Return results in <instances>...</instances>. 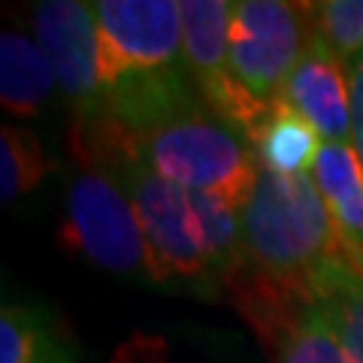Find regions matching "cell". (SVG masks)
<instances>
[{
  "instance_id": "1",
  "label": "cell",
  "mask_w": 363,
  "mask_h": 363,
  "mask_svg": "<svg viewBox=\"0 0 363 363\" xmlns=\"http://www.w3.org/2000/svg\"><path fill=\"white\" fill-rule=\"evenodd\" d=\"M79 157L106 169L128 194L149 245L155 285L218 294L245 267L240 206L173 185L118 152Z\"/></svg>"
},
{
  "instance_id": "2",
  "label": "cell",
  "mask_w": 363,
  "mask_h": 363,
  "mask_svg": "<svg viewBox=\"0 0 363 363\" xmlns=\"http://www.w3.org/2000/svg\"><path fill=\"white\" fill-rule=\"evenodd\" d=\"M97 58L109 124L149 130L203 109L173 0H100Z\"/></svg>"
},
{
  "instance_id": "3",
  "label": "cell",
  "mask_w": 363,
  "mask_h": 363,
  "mask_svg": "<svg viewBox=\"0 0 363 363\" xmlns=\"http://www.w3.org/2000/svg\"><path fill=\"white\" fill-rule=\"evenodd\" d=\"M76 143L79 155H128L173 185L221 197L240 209L260 173L252 143L206 106L149 130H121L106 124L91 136H76Z\"/></svg>"
},
{
  "instance_id": "4",
  "label": "cell",
  "mask_w": 363,
  "mask_h": 363,
  "mask_svg": "<svg viewBox=\"0 0 363 363\" xmlns=\"http://www.w3.org/2000/svg\"><path fill=\"white\" fill-rule=\"evenodd\" d=\"M240 221L245 269L281 288L312 291L327 267L345 260L312 173L281 176L260 167Z\"/></svg>"
},
{
  "instance_id": "5",
  "label": "cell",
  "mask_w": 363,
  "mask_h": 363,
  "mask_svg": "<svg viewBox=\"0 0 363 363\" xmlns=\"http://www.w3.org/2000/svg\"><path fill=\"white\" fill-rule=\"evenodd\" d=\"M58 242L94 267L128 279H152V257L128 194L106 169L85 164L67 188Z\"/></svg>"
},
{
  "instance_id": "6",
  "label": "cell",
  "mask_w": 363,
  "mask_h": 363,
  "mask_svg": "<svg viewBox=\"0 0 363 363\" xmlns=\"http://www.w3.org/2000/svg\"><path fill=\"white\" fill-rule=\"evenodd\" d=\"M312 40V4L242 0L230 21V64L255 100L276 106Z\"/></svg>"
},
{
  "instance_id": "7",
  "label": "cell",
  "mask_w": 363,
  "mask_h": 363,
  "mask_svg": "<svg viewBox=\"0 0 363 363\" xmlns=\"http://www.w3.org/2000/svg\"><path fill=\"white\" fill-rule=\"evenodd\" d=\"M37 43L52 64L67 106L73 112L76 136H91L109 124L100 88L97 13L82 0H43L33 9Z\"/></svg>"
},
{
  "instance_id": "8",
  "label": "cell",
  "mask_w": 363,
  "mask_h": 363,
  "mask_svg": "<svg viewBox=\"0 0 363 363\" xmlns=\"http://www.w3.org/2000/svg\"><path fill=\"white\" fill-rule=\"evenodd\" d=\"M233 6L227 0H185L182 16V49L197 94L212 116L240 130L245 140L264 121L272 106L260 104L236 79L230 64V21Z\"/></svg>"
},
{
  "instance_id": "9",
  "label": "cell",
  "mask_w": 363,
  "mask_h": 363,
  "mask_svg": "<svg viewBox=\"0 0 363 363\" xmlns=\"http://www.w3.org/2000/svg\"><path fill=\"white\" fill-rule=\"evenodd\" d=\"M281 100L312 124L324 143L351 145L348 70L312 33L303 58L294 67Z\"/></svg>"
},
{
  "instance_id": "10",
  "label": "cell",
  "mask_w": 363,
  "mask_h": 363,
  "mask_svg": "<svg viewBox=\"0 0 363 363\" xmlns=\"http://www.w3.org/2000/svg\"><path fill=\"white\" fill-rule=\"evenodd\" d=\"M312 179L330 209L345 264L363 272V164L354 145L324 143Z\"/></svg>"
},
{
  "instance_id": "11",
  "label": "cell",
  "mask_w": 363,
  "mask_h": 363,
  "mask_svg": "<svg viewBox=\"0 0 363 363\" xmlns=\"http://www.w3.org/2000/svg\"><path fill=\"white\" fill-rule=\"evenodd\" d=\"M260 339L276 363H351L330 315L315 294Z\"/></svg>"
},
{
  "instance_id": "12",
  "label": "cell",
  "mask_w": 363,
  "mask_h": 363,
  "mask_svg": "<svg viewBox=\"0 0 363 363\" xmlns=\"http://www.w3.org/2000/svg\"><path fill=\"white\" fill-rule=\"evenodd\" d=\"M252 149L264 169L281 176H306L312 173L324 140L306 121L300 112H294L285 100L272 106L269 116L260 121V128L248 136Z\"/></svg>"
},
{
  "instance_id": "13",
  "label": "cell",
  "mask_w": 363,
  "mask_h": 363,
  "mask_svg": "<svg viewBox=\"0 0 363 363\" xmlns=\"http://www.w3.org/2000/svg\"><path fill=\"white\" fill-rule=\"evenodd\" d=\"M58 85L40 43L6 30L0 40V100L13 116H37Z\"/></svg>"
},
{
  "instance_id": "14",
  "label": "cell",
  "mask_w": 363,
  "mask_h": 363,
  "mask_svg": "<svg viewBox=\"0 0 363 363\" xmlns=\"http://www.w3.org/2000/svg\"><path fill=\"white\" fill-rule=\"evenodd\" d=\"M0 363H76L70 339L40 306H4Z\"/></svg>"
},
{
  "instance_id": "15",
  "label": "cell",
  "mask_w": 363,
  "mask_h": 363,
  "mask_svg": "<svg viewBox=\"0 0 363 363\" xmlns=\"http://www.w3.org/2000/svg\"><path fill=\"white\" fill-rule=\"evenodd\" d=\"M312 294L330 315L348 360L363 363V272L336 260L315 279Z\"/></svg>"
},
{
  "instance_id": "16",
  "label": "cell",
  "mask_w": 363,
  "mask_h": 363,
  "mask_svg": "<svg viewBox=\"0 0 363 363\" xmlns=\"http://www.w3.org/2000/svg\"><path fill=\"white\" fill-rule=\"evenodd\" d=\"M49 169L52 161L33 133L18 128L0 130V197L4 203L25 197L45 179Z\"/></svg>"
},
{
  "instance_id": "17",
  "label": "cell",
  "mask_w": 363,
  "mask_h": 363,
  "mask_svg": "<svg viewBox=\"0 0 363 363\" xmlns=\"http://www.w3.org/2000/svg\"><path fill=\"white\" fill-rule=\"evenodd\" d=\"M312 33L348 70L363 55V0L312 4Z\"/></svg>"
},
{
  "instance_id": "18",
  "label": "cell",
  "mask_w": 363,
  "mask_h": 363,
  "mask_svg": "<svg viewBox=\"0 0 363 363\" xmlns=\"http://www.w3.org/2000/svg\"><path fill=\"white\" fill-rule=\"evenodd\" d=\"M109 363H179V357L161 333L136 330L112 351Z\"/></svg>"
},
{
  "instance_id": "19",
  "label": "cell",
  "mask_w": 363,
  "mask_h": 363,
  "mask_svg": "<svg viewBox=\"0 0 363 363\" xmlns=\"http://www.w3.org/2000/svg\"><path fill=\"white\" fill-rule=\"evenodd\" d=\"M348 100H351V145L363 164V55L348 67Z\"/></svg>"
}]
</instances>
